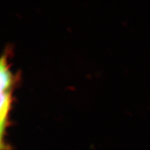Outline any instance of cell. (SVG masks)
I'll list each match as a JSON object with an SVG mask.
<instances>
[{"instance_id":"obj_1","label":"cell","mask_w":150,"mask_h":150,"mask_svg":"<svg viewBox=\"0 0 150 150\" xmlns=\"http://www.w3.org/2000/svg\"><path fill=\"white\" fill-rule=\"evenodd\" d=\"M6 55L1 59V141L5 132L8 114L11 103V94L15 83V77L7 64Z\"/></svg>"}]
</instances>
